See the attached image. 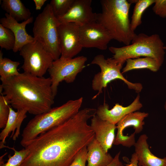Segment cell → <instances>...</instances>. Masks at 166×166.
<instances>
[{
	"instance_id": "cell-4",
	"label": "cell",
	"mask_w": 166,
	"mask_h": 166,
	"mask_svg": "<svg viewBox=\"0 0 166 166\" xmlns=\"http://www.w3.org/2000/svg\"><path fill=\"white\" fill-rule=\"evenodd\" d=\"M81 97L70 100L59 106L35 115L23 130L20 141L24 148L40 134L64 123L79 111L83 102Z\"/></svg>"
},
{
	"instance_id": "cell-31",
	"label": "cell",
	"mask_w": 166,
	"mask_h": 166,
	"mask_svg": "<svg viewBox=\"0 0 166 166\" xmlns=\"http://www.w3.org/2000/svg\"><path fill=\"white\" fill-rule=\"evenodd\" d=\"M35 6V9L39 10L41 9L46 0H34Z\"/></svg>"
},
{
	"instance_id": "cell-9",
	"label": "cell",
	"mask_w": 166,
	"mask_h": 166,
	"mask_svg": "<svg viewBox=\"0 0 166 166\" xmlns=\"http://www.w3.org/2000/svg\"><path fill=\"white\" fill-rule=\"evenodd\" d=\"M87 60L86 57L82 56L70 59L60 57L53 61L48 71L51 79L52 89L55 97L60 82L63 81L68 83L73 82L77 75L85 67Z\"/></svg>"
},
{
	"instance_id": "cell-14",
	"label": "cell",
	"mask_w": 166,
	"mask_h": 166,
	"mask_svg": "<svg viewBox=\"0 0 166 166\" xmlns=\"http://www.w3.org/2000/svg\"><path fill=\"white\" fill-rule=\"evenodd\" d=\"M145 134L141 135L134 145L135 152L126 166H166V157L160 158L153 154L149 148Z\"/></svg>"
},
{
	"instance_id": "cell-17",
	"label": "cell",
	"mask_w": 166,
	"mask_h": 166,
	"mask_svg": "<svg viewBox=\"0 0 166 166\" xmlns=\"http://www.w3.org/2000/svg\"><path fill=\"white\" fill-rule=\"evenodd\" d=\"M90 125L95 133V138L108 152L113 144L117 125L102 120L96 114L91 119Z\"/></svg>"
},
{
	"instance_id": "cell-20",
	"label": "cell",
	"mask_w": 166,
	"mask_h": 166,
	"mask_svg": "<svg viewBox=\"0 0 166 166\" xmlns=\"http://www.w3.org/2000/svg\"><path fill=\"white\" fill-rule=\"evenodd\" d=\"M2 9L18 22L31 18V12L20 0H3Z\"/></svg>"
},
{
	"instance_id": "cell-27",
	"label": "cell",
	"mask_w": 166,
	"mask_h": 166,
	"mask_svg": "<svg viewBox=\"0 0 166 166\" xmlns=\"http://www.w3.org/2000/svg\"><path fill=\"white\" fill-rule=\"evenodd\" d=\"M9 103L5 97L0 96V128H4L8 120L10 112Z\"/></svg>"
},
{
	"instance_id": "cell-33",
	"label": "cell",
	"mask_w": 166,
	"mask_h": 166,
	"mask_svg": "<svg viewBox=\"0 0 166 166\" xmlns=\"http://www.w3.org/2000/svg\"><path fill=\"white\" fill-rule=\"evenodd\" d=\"M164 49L165 50H166V45L165 46H164Z\"/></svg>"
},
{
	"instance_id": "cell-32",
	"label": "cell",
	"mask_w": 166,
	"mask_h": 166,
	"mask_svg": "<svg viewBox=\"0 0 166 166\" xmlns=\"http://www.w3.org/2000/svg\"><path fill=\"white\" fill-rule=\"evenodd\" d=\"M164 109H165V110L166 112V101L165 102V104H164Z\"/></svg>"
},
{
	"instance_id": "cell-30",
	"label": "cell",
	"mask_w": 166,
	"mask_h": 166,
	"mask_svg": "<svg viewBox=\"0 0 166 166\" xmlns=\"http://www.w3.org/2000/svg\"><path fill=\"white\" fill-rule=\"evenodd\" d=\"M121 151L117 153L113 157L112 161L106 166H124L123 163L120 160Z\"/></svg>"
},
{
	"instance_id": "cell-24",
	"label": "cell",
	"mask_w": 166,
	"mask_h": 166,
	"mask_svg": "<svg viewBox=\"0 0 166 166\" xmlns=\"http://www.w3.org/2000/svg\"><path fill=\"white\" fill-rule=\"evenodd\" d=\"M15 43V38L12 32L0 24V46L1 48L13 50Z\"/></svg>"
},
{
	"instance_id": "cell-3",
	"label": "cell",
	"mask_w": 166,
	"mask_h": 166,
	"mask_svg": "<svg viewBox=\"0 0 166 166\" xmlns=\"http://www.w3.org/2000/svg\"><path fill=\"white\" fill-rule=\"evenodd\" d=\"M101 12L96 21L107 30L113 39L129 45L136 34L132 29L129 18L131 3L126 0H101Z\"/></svg>"
},
{
	"instance_id": "cell-26",
	"label": "cell",
	"mask_w": 166,
	"mask_h": 166,
	"mask_svg": "<svg viewBox=\"0 0 166 166\" xmlns=\"http://www.w3.org/2000/svg\"><path fill=\"white\" fill-rule=\"evenodd\" d=\"M14 151L13 156L9 155L6 163L0 160V166H21L22 164L29 153V150L25 148L20 151L16 150L14 148H10Z\"/></svg>"
},
{
	"instance_id": "cell-11",
	"label": "cell",
	"mask_w": 166,
	"mask_h": 166,
	"mask_svg": "<svg viewBox=\"0 0 166 166\" xmlns=\"http://www.w3.org/2000/svg\"><path fill=\"white\" fill-rule=\"evenodd\" d=\"M79 33L83 48L105 50L113 39L106 29L96 21L79 26Z\"/></svg>"
},
{
	"instance_id": "cell-29",
	"label": "cell",
	"mask_w": 166,
	"mask_h": 166,
	"mask_svg": "<svg viewBox=\"0 0 166 166\" xmlns=\"http://www.w3.org/2000/svg\"><path fill=\"white\" fill-rule=\"evenodd\" d=\"M153 12L161 18H166V0H155Z\"/></svg>"
},
{
	"instance_id": "cell-12",
	"label": "cell",
	"mask_w": 166,
	"mask_h": 166,
	"mask_svg": "<svg viewBox=\"0 0 166 166\" xmlns=\"http://www.w3.org/2000/svg\"><path fill=\"white\" fill-rule=\"evenodd\" d=\"M59 40L61 57L66 59L73 58L83 48L79 33V26L73 23L60 24Z\"/></svg>"
},
{
	"instance_id": "cell-5",
	"label": "cell",
	"mask_w": 166,
	"mask_h": 166,
	"mask_svg": "<svg viewBox=\"0 0 166 166\" xmlns=\"http://www.w3.org/2000/svg\"><path fill=\"white\" fill-rule=\"evenodd\" d=\"M131 43L122 47L111 46L109 49L113 54V58L124 63L129 58L144 57L155 58L162 64L165 53L164 46L158 34L148 35L140 33L136 34Z\"/></svg>"
},
{
	"instance_id": "cell-2",
	"label": "cell",
	"mask_w": 166,
	"mask_h": 166,
	"mask_svg": "<svg viewBox=\"0 0 166 166\" xmlns=\"http://www.w3.org/2000/svg\"><path fill=\"white\" fill-rule=\"evenodd\" d=\"M51 85L50 77L23 72L2 82L0 89L13 108L37 115L52 108L55 96Z\"/></svg>"
},
{
	"instance_id": "cell-22",
	"label": "cell",
	"mask_w": 166,
	"mask_h": 166,
	"mask_svg": "<svg viewBox=\"0 0 166 166\" xmlns=\"http://www.w3.org/2000/svg\"><path fill=\"white\" fill-rule=\"evenodd\" d=\"M20 63L10 59L3 57L2 50L0 51V76L2 82L19 74L17 69Z\"/></svg>"
},
{
	"instance_id": "cell-19",
	"label": "cell",
	"mask_w": 166,
	"mask_h": 166,
	"mask_svg": "<svg viewBox=\"0 0 166 166\" xmlns=\"http://www.w3.org/2000/svg\"><path fill=\"white\" fill-rule=\"evenodd\" d=\"M87 149V166H106L113 159L95 138L88 145Z\"/></svg>"
},
{
	"instance_id": "cell-16",
	"label": "cell",
	"mask_w": 166,
	"mask_h": 166,
	"mask_svg": "<svg viewBox=\"0 0 166 166\" xmlns=\"http://www.w3.org/2000/svg\"><path fill=\"white\" fill-rule=\"evenodd\" d=\"M33 21V18L32 17L27 20L19 23L7 13L5 14V17L0 18V24L10 30L14 35L15 43L13 49L14 52L20 51L25 45L35 41L34 37L29 34L26 29V26L32 23Z\"/></svg>"
},
{
	"instance_id": "cell-28",
	"label": "cell",
	"mask_w": 166,
	"mask_h": 166,
	"mask_svg": "<svg viewBox=\"0 0 166 166\" xmlns=\"http://www.w3.org/2000/svg\"><path fill=\"white\" fill-rule=\"evenodd\" d=\"M87 151V147L82 148L77 154L69 166H87L86 163Z\"/></svg>"
},
{
	"instance_id": "cell-1",
	"label": "cell",
	"mask_w": 166,
	"mask_h": 166,
	"mask_svg": "<svg viewBox=\"0 0 166 166\" xmlns=\"http://www.w3.org/2000/svg\"><path fill=\"white\" fill-rule=\"evenodd\" d=\"M96 113L94 109H84L64 123L40 134L25 148L29 152L21 166H69L95 137L88 121Z\"/></svg>"
},
{
	"instance_id": "cell-13",
	"label": "cell",
	"mask_w": 166,
	"mask_h": 166,
	"mask_svg": "<svg viewBox=\"0 0 166 166\" xmlns=\"http://www.w3.org/2000/svg\"><path fill=\"white\" fill-rule=\"evenodd\" d=\"M91 0H74L67 12L57 18L60 24L73 23L81 26L96 21L97 13L93 12Z\"/></svg>"
},
{
	"instance_id": "cell-10",
	"label": "cell",
	"mask_w": 166,
	"mask_h": 166,
	"mask_svg": "<svg viewBox=\"0 0 166 166\" xmlns=\"http://www.w3.org/2000/svg\"><path fill=\"white\" fill-rule=\"evenodd\" d=\"M148 116V113L136 111L124 117L117 124V132L113 144L128 148L134 146L135 134L142 131L145 124L144 120Z\"/></svg>"
},
{
	"instance_id": "cell-6",
	"label": "cell",
	"mask_w": 166,
	"mask_h": 166,
	"mask_svg": "<svg viewBox=\"0 0 166 166\" xmlns=\"http://www.w3.org/2000/svg\"><path fill=\"white\" fill-rule=\"evenodd\" d=\"M60 25L49 3L36 17L33 28V37L35 40L45 48L51 54L54 61L59 59L61 56Z\"/></svg>"
},
{
	"instance_id": "cell-23",
	"label": "cell",
	"mask_w": 166,
	"mask_h": 166,
	"mask_svg": "<svg viewBox=\"0 0 166 166\" xmlns=\"http://www.w3.org/2000/svg\"><path fill=\"white\" fill-rule=\"evenodd\" d=\"M155 0H137L135 3L130 21L132 29L135 31L142 23V17L145 10L152 4Z\"/></svg>"
},
{
	"instance_id": "cell-21",
	"label": "cell",
	"mask_w": 166,
	"mask_h": 166,
	"mask_svg": "<svg viewBox=\"0 0 166 166\" xmlns=\"http://www.w3.org/2000/svg\"><path fill=\"white\" fill-rule=\"evenodd\" d=\"M126 65L122 69V74L133 69H143L156 72L162 65L156 59L149 57L129 58L126 60Z\"/></svg>"
},
{
	"instance_id": "cell-7",
	"label": "cell",
	"mask_w": 166,
	"mask_h": 166,
	"mask_svg": "<svg viewBox=\"0 0 166 166\" xmlns=\"http://www.w3.org/2000/svg\"><path fill=\"white\" fill-rule=\"evenodd\" d=\"M124 63L117 61L113 57L105 59L102 54L95 56L91 63L92 64L98 65L100 72L96 74L92 80L93 89L98 91V93L93 97L95 98L102 93V89L105 88L111 81L119 79L123 81L128 88L140 93L143 89L142 85L140 83H132L126 79L121 72Z\"/></svg>"
},
{
	"instance_id": "cell-18",
	"label": "cell",
	"mask_w": 166,
	"mask_h": 166,
	"mask_svg": "<svg viewBox=\"0 0 166 166\" xmlns=\"http://www.w3.org/2000/svg\"><path fill=\"white\" fill-rule=\"evenodd\" d=\"M10 114L5 127L0 133V148L6 147L4 144L7 137L12 132L10 137L13 140H15L20 134V129L22 124L26 118L27 111L25 110L20 109L15 111L10 107Z\"/></svg>"
},
{
	"instance_id": "cell-15",
	"label": "cell",
	"mask_w": 166,
	"mask_h": 166,
	"mask_svg": "<svg viewBox=\"0 0 166 166\" xmlns=\"http://www.w3.org/2000/svg\"><path fill=\"white\" fill-rule=\"evenodd\" d=\"M140 96L137 95L133 101L129 105L124 107L118 103L109 109L108 104L104 102L100 105L96 110V114L101 119L116 124L125 116L141 109L143 105L140 100Z\"/></svg>"
},
{
	"instance_id": "cell-25",
	"label": "cell",
	"mask_w": 166,
	"mask_h": 166,
	"mask_svg": "<svg viewBox=\"0 0 166 166\" xmlns=\"http://www.w3.org/2000/svg\"><path fill=\"white\" fill-rule=\"evenodd\" d=\"M74 0H52L50 3L54 14L57 18L65 14Z\"/></svg>"
},
{
	"instance_id": "cell-8",
	"label": "cell",
	"mask_w": 166,
	"mask_h": 166,
	"mask_svg": "<svg viewBox=\"0 0 166 166\" xmlns=\"http://www.w3.org/2000/svg\"><path fill=\"white\" fill-rule=\"evenodd\" d=\"M19 54L23 59L21 68L24 72L38 77H43L54 61L51 54L36 40L24 45Z\"/></svg>"
}]
</instances>
